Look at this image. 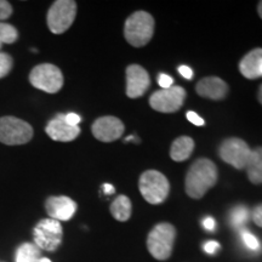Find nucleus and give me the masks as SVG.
<instances>
[{"mask_svg":"<svg viewBox=\"0 0 262 262\" xmlns=\"http://www.w3.org/2000/svg\"><path fill=\"white\" fill-rule=\"evenodd\" d=\"M217 181V169L210 159L195 160L186 175V193L193 199H201Z\"/></svg>","mask_w":262,"mask_h":262,"instance_id":"1","label":"nucleus"},{"mask_svg":"<svg viewBox=\"0 0 262 262\" xmlns=\"http://www.w3.org/2000/svg\"><path fill=\"white\" fill-rule=\"evenodd\" d=\"M155 33V19L148 12H134L126 19L124 35L126 41L135 48H142L152 39Z\"/></svg>","mask_w":262,"mask_h":262,"instance_id":"2","label":"nucleus"},{"mask_svg":"<svg viewBox=\"0 0 262 262\" xmlns=\"http://www.w3.org/2000/svg\"><path fill=\"white\" fill-rule=\"evenodd\" d=\"M176 229L168 222L157 225L147 237V248L153 257L164 261L171 256Z\"/></svg>","mask_w":262,"mask_h":262,"instance_id":"3","label":"nucleus"},{"mask_svg":"<svg viewBox=\"0 0 262 262\" xmlns=\"http://www.w3.org/2000/svg\"><path fill=\"white\" fill-rule=\"evenodd\" d=\"M141 194L150 204H160L168 198L170 183L162 172L157 170H147L141 175L139 181Z\"/></svg>","mask_w":262,"mask_h":262,"instance_id":"4","label":"nucleus"},{"mask_svg":"<svg viewBox=\"0 0 262 262\" xmlns=\"http://www.w3.org/2000/svg\"><path fill=\"white\" fill-rule=\"evenodd\" d=\"M33 137V127L16 117L0 118V142L8 146L28 143Z\"/></svg>","mask_w":262,"mask_h":262,"instance_id":"5","label":"nucleus"},{"mask_svg":"<svg viewBox=\"0 0 262 262\" xmlns=\"http://www.w3.org/2000/svg\"><path fill=\"white\" fill-rule=\"evenodd\" d=\"M29 83L48 94H56L63 86V74L51 63H42L34 67L29 74Z\"/></svg>","mask_w":262,"mask_h":262,"instance_id":"6","label":"nucleus"},{"mask_svg":"<svg viewBox=\"0 0 262 262\" xmlns=\"http://www.w3.org/2000/svg\"><path fill=\"white\" fill-rule=\"evenodd\" d=\"M77 15V3L57 0L48 11V27L54 34H62L73 25Z\"/></svg>","mask_w":262,"mask_h":262,"instance_id":"7","label":"nucleus"},{"mask_svg":"<svg viewBox=\"0 0 262 262\" xmlns=\"http://www.w3.org/2000/svg\"><path fill=\"white\" fill-rule=\"evenodd\" d=\"M34 243L39 249L47 251L57 250L62 243L63 231L60 221L54 219H44L33 229Z\"/></svg>","mask_w":262,"mask_h":262,"instance_id":"8","label":"nucleus"},{"mask_svg":"<svg viewBox=\"0 0 262 262\" xmlns=\"http://www.w3.org/2000/svg\"><path fill=\"white\" fill-rule=\"evenodd\" d=\"M186 98V91L181 86H171L152 94L149 104L153 110L162 113L178 112Z\"/></svg>","mask_w":262,"mask_h":262,"instance_id":"9","label":"nucleus"},{"mask_svg":"<svg viewBox=\"0 0 262 262\" xmlns=\"http://www.w3.org/2000/svg\"><path fill=\"white\" fill-rule=\"evenodd\" d=\"M219 155L224 162L231 164L235 169L242 170L247 168L251 149L249 148L245 141L232 137V139H227L222 142L220 149H219Z\"/></svg>","mask_w":262,"mask_h":262,"instance_id":"10","label":"nucleus"},{"mask_svg":"<svg viewBox=\"0 0 262 262\" xmlns=\"http://www.w3.org/2000/svg\"><path fill=\"white\" fill-rule=\"evenodd\" d=\"M93 135L102 142H113L124 133V124L116 117H101L93 124Z\"/></svg>","mask_w":262,"mask_h":262,"instance_id":"11","label":"nucleus"},{"mask_svg":"<svg viewBox=\"0 0 262 262\" xmlns=\"http://www.w3.org/2000/svg\"><path fill=\"white\" fill-rule=\"evenodd\" d=\"M150 78L147 71L139 64H130L126 68V95L130 98L141 97L148 90Z\"/></svg>","mask_w":262,"mask_h":262,"instance_id":"12","label":"nucleus"},{"mask_svg":"<svg viewBox=\"0 0 262 262\" xmlns=\"http://www.w3.org/2000/svg\"><path fill=\"white\" fill-rule=\"evenodd\" d=\"M45 209L50 219L56 221H68L77 211V203L68 196H49L45 202Z\"/></svg>","mask_w":262,"mask_h":262,"instance_id":"13","label":"nucleus"},{"mask_svg":"<svg viewBox=\"0 0 262 262\" xmlns=\"http://www.w3.org/2000/svg\"><path fill=\"white\" fill-rule=\"evenodd\" d=\"M66 114H57L54 119L50 120L47 125V134L54 141H60V142H70L79 136L80 127L72 126L66 122Z\"/></svg>","mask_w":262,"mask_h":262,"instance_id":"14","label":"nucleus"},{"mask_svg":"<svg viewBox=\"0 0 262 262\" xmlns=\"http://www.w3.org/2000/svg\"><path fill=\"white\" fill-rule=\"evenodd\" d=\"M195 91L199 96L209 100H222L228 93V85L217 77L204 78L196 84Z\"/></svg>","mask_w":262,"mask_h":262,"instance_id":"15","label":"nucleus"},{"mask_svg":"<svg viewBox=\"0 0 262 262\" xmlns=\"http://www.w3.org/2000/svg\"><path fill=\"white\" fill-rule=\"evenodd\" d=\"M262 68V49H255L245 55L239 63L241 73L248 79H256L261 77Z\"/></svg>","mask_w":262,"mask_h":262,"instance_id":"16","label":"nucleus"},{"mask_svg":"<svg viewBox=\"0 0 262 262\" xmlns=\"http://www.w3.org/2000/svg\"><path fill=\"white\" fill-rule=\"evenodd\" d=\"M193 149H194V141L191 137L181 136L172 142L170 157L175 162H183L191 157Z\"/></svg>","mask_w":262,"mask_h":262,"instance_id":"17","label":"nucleus"},{"mask_svg":"<svg viewBox=\"0 0 262 262\" xmlns=\"http://www.w3.org/2000/svg\"><path fill=\"white\" fill-rule=\"evenodd\" d=\"M248 178L255 185L262 183V147L251 150L250 158L247 164Z\"/></svg>","mask_w":262,"mask_h":262,"instance_id":"18","label":"nucleus"},{"mask_svg":"<svg viewBox=\"0 0 262 262\" xmlns=\"http://www.w3.org/2000/svg\"><path fill=\"white\" fill-rule=\"evenodd\" d=\"M111 214L117 221H127L131 216V202L126 195H119L111 204Z\"/></svg>","mask_w":262,"mask_h":262,"instance_id":"19","label":"nucleus"},{"mask_svg":"<svg viewBox=\"0 0 262 262\" xmlns=\"http://www.w3.org/2000/svg\"><path fill=\"white\" fill-rule=\"evenodd\" d=\"M40 249L35 244L24 243L16 250V262H39Z\"/></svg>","mask_w":262,"mask_h":262,"instance_id":"20","label":"nucleus"},{"mask_svg":"<svg viewBox=\"0 0 262 262\" xmlns=\"http://www.w3.org/2000/svg\"><path fill=\"white\" fill-rule=\"evenodd\" d=\"M249 219V210L247 206L239 205L235 206V208L232 210L231 215H229V221H231V225L235 228L243 227L244 224H247Z\"/></svg>","mask_w":262,"mask_h":262,"instance_id":"21","label":"nucleus"},{"mask_svg":"<svg viewBox=\"0 0 262 262\" xmlns=\"http://www.w3.org/2000/svg\"><path fill=\"white\" fill-rule=\"evenodd\" d=\"M18 39V32L12 25L0 22V41L3 44H14Z\"/></svg>","mask_w":262,"mask_h":262,"instance_id":"22","label":"nucleus"},{"mask_svg":"<svg viewBox=\"0 0 262 262\" xmlns=\"http://www.w3.org/2000/svg\"><path fill=\"white\" fill-rule=\"evenodd\" d=\"M241 237L244 245L249 249V250L257 251L258 249H260L261 245H260V242H258V239L255 237L253 233H250V232L247 231V229H243V231L241 232Z\"/></svg>","mask_w":262,"mask_h":262,"instance_id":"23","label":"nucleus"},{"mask_svg":"<svg viewBox=\"0 0 262 262\" xmlns=\"http://www.w3.org/2000/svg\"><path fill=\"white\" fill-rule=\"evenodd\" d=\"M12 64H14L12 57L6 52L0 51V79L6 77L11 72Z\"/></svg>","mask_w":262,"mask_h":262,"instance_id":"24","label":"nucleus"},{"mask_svg":"<svg viewBox=\"0 0 262 262\" xmlns=\"http://www.w3.org/2000/svg\"><path fill=\"white\" fill-rule=\"evenodd\" d=\"M12 15V6L6 0H0V21L8 19Z\"/></svg>","mask_w":262,"mask_h":262,"instance_id":"25","label":"nucleus"},{"mask_svg":"<svg viewBox=\"0 0 262 262\" xmlns=\"http://www.w3.org/2000/svg\"><path fill=\"white\" fill-rule=\"evenodd\" d=\"M158 83H159L160 88H162V89H169V88L172 86L173 80H172V78L170 77V75L162 73V74L159 75V78H158Z\"/></svg>","mask_w":262,"mask_h":262,"instance_id":"26","label":"nucleus"},{"mask_svg":"<svg viewBox=\"0 0 262 262\" xmlns=\"http://www.w3.org/2000/svg\"><path fill=\"white\" fill-rule=\"evenodd\" d=\"M220 249V244L215 241H209L204 244V251L209 255H214Z\"/></svg>","mask_w":262,"mask_h":262,"instance_id":"27","label":"nucleus"},{"mask_svg":"<svg viewBox=\"0 0 262 262\" xmlns=\"http://www.w3.org/2000/svg\"><path fill=\"white\" fill-rule=\"evenodd\" d=\"M186 117H187V119L189 120V122L194 124V125H198V126L204 125V120H203L202 118L199 117L195 112H193V111H189V112H187Z\"/></svg>","mask_w":262,"mask_h":262,"instance_id":"28","label":"nucleus"},{"mask_svg":"<svg viewBox=\"0 0 262 262\" xmlns=\"http://www.w3.org/2000/svg\"><path fill=\"white\" fill-rule=\"evenodd\" d=\"M64 119H66V122L70 124V125L78 126V124L80 123L81 118H80V116H78V114H75V113H68L64 116Z\"/></svg>","mask_w":262,"mask_h":262,"instance_id":"29","label":"nucleus"},{"mask_svg":"<svg viewBox=\"0 0 262 262\" xmlns=\"http://www.w3.org/2000/svg\"><path fill=\"white\" fill-rule=\"evenodd\" d=\"M253 220L258 227H262V204L257 205L253 211Z\"/></svg>","mask_w":262,"mask_h":262,"instance_id":"30","label":"nucleus"},{"mask_svg":"<svg viewBox=\"0 0 262 262\" xmlns=\"http://www.w3.org/2000/svg\"><path fill=\"white\" fill-rule=\"evenodd\" d=\"M179 72L183 78H186V79H192L193 72H192L191 68L188 67V66H180Z\"/></svg>","mask_w":262,"mask_h":262,"instance_id":"31","label":"nucleus"},{"mask_svg":"<svg viewBox=\"0 0 262 262\" xmlns=\"http://www.w3.org/2000/svg\"><path fill=\"white\" fill-rule=\"evenodd\" d=\"M203 226H204V228L208 229V231H214L216 227V222L212 217H205L204 220H203Z\"/></svg>","mask_w":262,"mask_h":262,"instance_id":"32","label":"nucleus"},{"mask_svg":"<svg viewBox=\"0 0 262 262\" xmlns=\"http://www.w3.org/2000/svg\"><path fill=\"white\" fill-rule=\"evenodd\" d=\"M102 189L106 194H113V193L116 192V189H114L113 186L110 185V183H104V185L102 186Z\"/></svg>","mask_w":262,"mask_h":262,"instance_id":"33","label":"nucleus"},{"mask_svg":"<svg viewBox=\"0 0 262 262\" xmlns=\"http://www.w3.org/2000/svg\"><path fill=\"white\" fill-rule=\"evenodd\" d=\"M257 97H258V101H260V103L262 104V85L260 86V89H258V95H257Z\"/></svg>","mask_w":262,"mask_h":262,"instance_id":"34","label":"nucleus"},{"mask_svg":"<svg viewBox=\"0 0 262 262\" xmlns=\"http://www.w3.org/2000/svg\"><path fill=\"white\" fill-rule=\"evenodd\" d=\"M257 10H258V14H260V17L262 18V2H260V3H258Z\"/></svg>","mask_w":262,"mask_h":262,"instance_id":"35","label":"nucleus"},{"mask_svg":"<svg viewBox=\"0 0 262 262\" xmlns=\"http://www.w3.org/2000/svg\"><path fill=\"white\" fill-rule=\"evenodd\" d=\"M39 262H51V261L49 260V258H47V257H41L40 260H39Z\"/></svg>","mask_w":262,"mask_h":262,"instance_id":"36","label":"nucleus"},{"mask_svg":"<svg viewBox=\"0 0 262 262\" xmlns=\"http://www.w3.org/2000/svg\"><path fill=\"white\" fill-rule=\"evenodd\" d=\"M2 47H3V42L0 41V50H2Z\"/></svg>","mask_w":262,"mask_h":262,"instance_id":"37","label":"nucleus"},{"mask_svg":"<svg viewBox=\"0 0 262 262\" xmlns=\"http://www.w3.org/2000/svg\"><path fill=\"white\" fill-rule=\"evenodd\" d=\"M261 77H262V68H261Z\"/></svg>","mask_w":262,"mask_h":262,"instance_id":"38","label":"nucleus"}]
</instances>
